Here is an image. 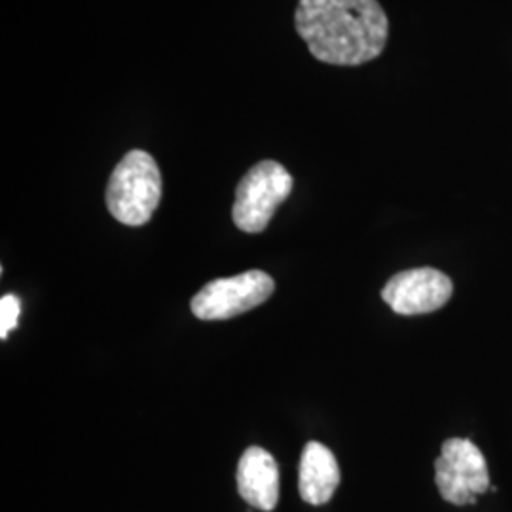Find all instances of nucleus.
<instances>
[{
	"instance_id": "nucleus-1",
	"label": "nucleus",
	"mask_w": 512,
	"mask_h": 512,
	"mask_svg": "<svg viewBox=\"0 0 512 512\" xmlns=\"http://www.w3.org/2000/svg\"><path fill=\"white\" fill-rule=\"evenodd\" d=\"M296 33L327 65L357 67L385 50L389 19L378 0H298Z\"/></svg>"
},
{
	"instance_id": "nucleus-2",
	"label": "nucleus",
	"mask_w": 512,
	"mask_h": 512,
	"mask_svg": "<svg viewBox=\"0 0 512 512\" xmlns=\"http://www.w3.org/2000/svg\"><path fill=\"white\" fill-rule=\"evenodd\" d=\"M162 200V173L145 150H129L107 186L109 213L126 226H145Z\"/></svg>"
},
{
	"instance_id": "nucleus-3",
	"label": "nucleus",
	"mask_w": 512,
	"mask_h": 512,
	"mask_svg": "<svg viewBox=\"0 0 512 512\" xmlns=\"http://www.w3.org/2000/svg\"><path fill=\"white\" fill-rule=\"evenodd\" d=\"M291 173L274 160L253 165L236 188L232 219L241 232L260 234L268 228L275 209L293 192Z\"/></svg>"
},
{
	"instance_id": "nucleus-4",
	"label": "nucleus",
	"mask_w": 512,
	"mask_h": 512,
	"mask_svg": "<svg viewBox=\"0 0 512 512\" xmlns=\"http://www.w3.org/2000/svg\"><path fill=\"white\" fill-rule=\"evenodd\" d=\"M435 482L444 501L458 507L475 505L476 497L490 490V471L471 440L448 439L435 461Z\"/></svg>"
},
{
	"instance_id": "nucleus-5",
	"label": "nucleus",
	"mask_w": 512,
	"mask_h": 512,
	"mask_svg": "<svg viewBox=\"0 0 512 512\" xmlns=\"http://www.w3.org/2000/svg\"><path fill=\"white\" fill-rule=\"evenodd\" d=\"M274 279L264 272L215 279L192 298V313L202 321H224L253 310L274 294Z\"/></svg>"
},
{
	"instance_id": "nucleus-6",
	"label": "nucleus",
	"mask_w": 512,
	"mask_h": 512,
	"mask_svg": "<svg viewBox=\"0 0 512 512\" xmlns=\"http://www.w3.org/2000/svg\"><path fill=\"white\" fill-rule=\"evenodd\" d=\"M454 294L452 279L435 268H416L393 275L382 291L385 304L401 315L431 313Z\"/></svg>"
},
{
	"instance_id": "nucleus-7",
	"label": "nucleus",
	"mask_w": 512,
	"mask_h": 512,
	"mask_svg": "<svg viewBox=\"0 0 512 512\" xmlns=\"http://www.w3.org/2000/svg\"><path fill=\"white\" fill-rule=\"evenodd\" d=\"M239 495L255 509L274 511L279 501V469L270 452L251 446L239 459Z\"/></svg>"
},
{
	"instance_id": "nucleus-8",
	"label": "nucleus",
	"mask_w": 512,
	"mask_h": 512,
	"mask_svg": "<svg viewBox=\"0 0 512 512\" xmlns=\"http://www.w3.org/2000/svg\"><path fill=\"white\" fill-rule=\"evenodd\" d=\"M338 484L340 467L334 454L321 442H308L300 459V497L310 505H325L332 499Z\"/></svg>"
},
{
	"instance_id": "nucleus-9",
	"label": "nucleus",
	"mask_w": 512,
	"mask_h": 512,
	"mask_svg": "<svg viewBox=\"0 0 512 512\" xmlns=\"http://www.w3.org/2000/svg\"><path fill=\"white\" fill-rule=\"evenodd\" d=\"M21 302L14 294H4L0 300V338L6 340L8 334L18 327Z\"/></svg>"
}]
</instances>
